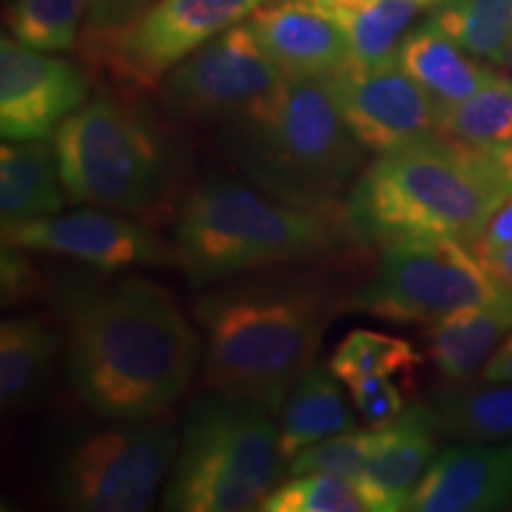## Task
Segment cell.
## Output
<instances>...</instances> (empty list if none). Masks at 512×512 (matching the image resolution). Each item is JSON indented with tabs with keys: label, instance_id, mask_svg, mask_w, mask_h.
I'll return each instance as SVG.
<instances>
[{
	"label": "cell",
	"instance_id": "obj_1",
	"mask_svg": "<svg viewBox=\"0 0 512 512\" xmlns=\"http://www.w3.org/2000/svg\"><path fill=\"white\" fill-rule=\"evenodd\" d=\"M64 373L105 420L169 411L202 368V339L171 294L128 275L67 292L60 302Z\"/></svg>",
	"mask_w": 512,
	"mask_h": 512
},
{
	"label": "cell",
	"instance_id": "obj_2",
	"mask_svg": "<svg viewBox=\"0 0 512 512\" xmlns=\"http://www.w3.org/2000/svg\"><path fill=\"white\" fill-rule=\"evenodd\" d=\"M200 387L261 401L273 413L313 366L332 309L304 280H256L202 294Z\"/></svg>",
	"mask_w": 512,
	"mask_h": 512
},
{
	"label": "cell",
	"instance_id": "obj_3",
	"mask_svg": "<svg viewBox=\"0 0 512 512\" xmlns=\"http://www.w3.org/2000/svg\"><path fill=\"white\" fill-rule=\"evenodd\" d=\"M508 195L482 152L434 136L380 152L351 185L344 214L368 247L472 242Z\"/></svg>",
	"mask_w": 512,
	"mask_h": 512
},
{
	"label": "cell",
	"instance_id": "obj_4",
	"mask_svg": "<svg viewBox=\"0 0 512 512\" xmlns=\"http://www.w3.org/2000/svg\"><path fill=\"white\" fill-rule=\"evenodd\" d=\"M351 235L342 209H302L226 176L197 183L174 226L176 266L190 285L268 266L328 259Z\"/></svg>",
	"mask_w": 512,
	"mask_h": 512
},
{
	"label": "cell",
	"instance_id": "obj_5",
	"mask_svg": "<svg viewBox=\"0 0 512 512\" xmlns=\"http://www.w3.org/2000/svg\"><path fill=\"white\" fill-rule=\"evenodd\" d=\"M223 147L261 192L302 209H339L368 152L328 76L287 79L266 110L226 126Z\"/></svg>",
	"mask_w": 512,
	"mask_h": 512
},
{
	"label": "cell",
	"instance_id": "obj_6",
	"mask_svg": "<svg viewBox=\"0 0 512 512\" xmlns=\"http://www.w3.org/2000/svg\"><path fill=\"white\" fill-rule=\"evenodd\" d=\"M60 176L72 202L155 216L174 197L181 147L128 95L100 91L53 133Z\"/></svg>",
	"mask_w": 512,
	"mask_h": 512
},
{
	"label": "cell",
	"instance_id": "obj_7",
	"mask_svg": "<svg viewBox=\"0 0 512 512\" xmlns=\"http://www.w3.org/2000/svg\"><path fill=\"white\" fill-rule=\"evenodd\" d=\"M273 415L256 399L204 389L185 411L164 508L261 510L285 463Z\"/></svg>",
	"mask_w": 512,
	"mask_h": 512
},
{
	"label": "cell",
	"instance_id": "obj_8",
	"mask_svg": "<svg viewBox=\"0 0 512 512\" xmlns=\"http://www.w3.org/2000/svg\"><path fill=\"white\" fill-rule=\"evenodd\" d=\"M178 441L181 432L159 415L79 434L55 463V498L69 510H147L174 465Z\"/></svg>",
	"mask_w": 512,
	"mask_h": 512
},
{
	"label": "cell",
	"instance_id": "obj_9",
	"mask_svg": "<svg viewBox=\"0 0 512 512\" xmlns=\"http://www.w3.org/2000/svg\"><path fill=\"white\" fill-rule=\"evenodd\" d=\"M503 290L460 240H411L384 247L373 278L349 309L392 323H437L448 313L491 302Z\"/></svg>",
	"mask_w": 512,
	"mask_h": 512
},
{
	"label": "cell",
	"instance_id": "obj_10",
	"mask_svg": "<svg viewBox=\"0 0 512 512\" xmlns=\"http://www.w3.org/2000/svg\"><path fill=\"white\" fill-rule=\"evenodd\" d=\"M285 81L242 22L178 62L164 76L162 100L178 119L230 126L266 110Z\"/></svg>",
	"mask_w": 512,
	"mask_h": 512
},
{
	"label": "cell",
	"instance_id": "obj_11",
	"mask_svg": "<svg viewBox=\"0 0 512 512\" xmlns=\"http://www.w3.org/2000/svg\"><path fill=\"white\" fill-rule=\"evenodd\" d=\"M264 3L268 0H157L121 41L83 64L107 76L114 93L131 98L152 91L178 62L247 22Z\"/></svg>",
	"mask_w": 512,
	"mask_h": 512
},
{
	"label": "cell",
	"instance_id": "obj_12",
	"mask_svg": "<svg viewBox=\"0 0 512 512\" xmlns=\"http://www.w3.org/2000/svg\"><path fill=\"white\" fill-rule=\"evenodd\" d=\"M3 245L57 254L98 268L102 273L176 264L174 245L152 233L145 223L124 219L119 211L112 214L110 209H81L3 226Z\"/></svg>",
	"mask_w": 512,
	"mask_h": 512
},
{
	"label": "cell",
	"instance_id": "obj_13",
	"mask_svg": "<svg viewBox=\"0 0 512 512\" xmlns=\"http://www.w3.org/2000/svg\"><path fill=\"white\" fill-rule=\"evenodd\" d=\"M344 119L368 152H389L439 136V107L399 67L347 64L328 76Z\"/></svg>",
	"mask_w": 512,
	"mask_h": 512
},
{
	"label": "cell",
	"instance_id": "obj_14",
	"mask_svg": "<svg viewBox=\"0 0 512 512\" xmlns=\"http://www.w3.org/2000/svg\"><path fill=\"white\" fill-rule=\"evenodd\" d=\"M91 79L79 64L0 41V133L3 140H46L86 105Z\"/></svg>",
	"mask_w": 512,
	"mask_h": 512
},
{
	"label": "cell",
	"instance_id": "obj_15",
	"mask_svg": "<svg viewBox=\"0 0 512 512\" xmlns=\"http://www.w3.org/2000/svg\"><path fill=\"white\" fill-rule=\"evenodd\" d=\"M512 501V439L448 446L432 458L413 489L408 510L484 512Z\"/></svg>",
	"mask_w": 512,
	"mask_h": 512
},
{
	"label": "cell",
	"instance_id": "obj_16",
	"mask_svg": "<svg viewBox=\"0 0 512 512\" xmlns=\"http://www.w3.org/2000/svg\"><path fill=\"white\" fill-rule=\"evenodd\" d=\"M247 24L285 79L330 76L351 64L344 29L302 0H268Z\"/></svg>",
	"mask_w": 512,
	"mask_h": 512
},
{
	"label": "cell",
	"instance_id": "obj_17",
	"mask_svg": "<svg viewBox=\"0 0 512 512\" xmlns=\"http://www.w3.org/2000/svg\"><path fill=\"white\" fill-rule=\"evenodd\" d=\"M437 434L430 403L406 406L399 418L377 427L366 477L358 484L373 512L408 510L413 489L437 456Z\"/></svg>",
	"mask_w": 512,
	"mask_h": 512
},
{
	"label": "cell",
	"instance_id": "obj_18",
	"mask_svg": "<svg viewBox=\"0 0 512 512\" xmlns=\"http://www.w3.org/2000/svg\"><path fill=\"white\" fill-rule=\"evenodd\" d=\"M512 330V297L501 294L491 302L465 306L430 323L425 330L427 354L453 382H467L482 373L484 363Z\"/></svg>",
	"mask_w": 512,
	"mask_h": 512
},
{
	"label": "cell",
	"instance_id": "obj_19",
	"mask_svg": "<svg viewBox=\"0 0 512 512\" xmlns=\"http://www.w3.org/2000/svg\"><path fill=\"white\" fill-rule=\"evenodd\" d=\"M67 202L53 143L5 140L0 147V223L17 226L60 214Z\"/></svg>",
	"mask_w": 512,
	"mask_h": 512
},
{
	"label": "cell",
	"instance_id": "obj_20",
	"mask_svg": "<svg viewBox=\"0 0 512 512\" xmlns=\"http://www.w3.org/2000/svg\"><path fill=\"white\" fill-rule=\"evenodd\" d=\"M396 62L425 88L439 110L470 98L496 76L494 69L479 64L475 55L460 48L432 19L403 36Z\"/></svg>",
	"mask_w": 512,
	"mask_h": 512
},
{
	"label": "cell",
	"instance_id": "obj_21",
	"mask_svg": "<svg viewBox=\"0 0 512 512\" xmlns=\"http://www.w3.org/2000/svg\"><path fill=\"white\" fill-rule=\"evenodd\" d=\"M354 425V415L339 389V377L332 370L311 366L278 411L280 456L287 463L304 448L354 430Z\"/></svg>",
	"mask_w": 512,
	"mask_h": 512
},
{
	"label": "cell",
	"instance_id": "obj_22",
	"mask_svg": "<svg viewBox=\"0 0 512 512\" xmlns=\"http://www.w3.org/2000/svg\"><path fill=\"white\" fill-rule=\"evenodd\" d=\"M60 339L43 320L10 316L0 325V401L8 413L27 411L41 399Z\"/></svg>",
	"mask_w": 512,
	"mask_h": 512
},
{
	"label": "cell",
	"instance_id": "obj_23",
	"mask_svg": "<svg viewBox=\"0 0 512 512\" xmlns=\"http://www.w3.org/2000/svg\"><path fill=\"white\" fill-rule=\"evenodd\" d=\"M430 408L439 434L484 444L512 439V382H458L437 392Z\"/></svg>",
	"mask_w": 512,
	"mask_h": 512
},
{
	"label": "cell",
	"instance_id": "obj_24",
	"mask_svg": "<svg viewBox=\"0 0 512 512\" xmlns=\"http://www.w3.org/2000/svg\"><path fill=\"white\" fill-rule=\"evenodd\" d=\"M439 136L472 150L512 143V81L496 74L470 98L439 110Z\"/></svg>",
	"mask_w": 512,
	"mask_h": 512
},
{
	"label": "cell",
	"instance_id": "obj_25",
	"mask_svg": "<svg viewBox=\"0 0 512 512\" xmlns=\"http://www.w3.org/2000/svg\"><path fill=\"white\" fill-rule=\"evenodd\" d=\"M432 22L477 60L503 64L512 41V0H446Z\"/></svg>",
	"mask_w": 512,
	"mask_h": 512
},
{
	"label": "cell",
	"instance_id": "obj_26",
	"mask_svg": "<svg viewBox=\"0 0 512 512\" xmlns=\"http://www.w3.org/2000/svg\"><path fill=\"white\" fill-rule=\"evenodd\" d=\"M420 12L415 0H377L370 8L339 22L349 38L351 64L380 69L394 64L408 27Z\"/></svg>",
	"mask_w": 512,
	"mask_h": 512
},
{
	"label": "cell",
	"instance_id": "obj_27",
	"mask_svg": "<svg viewBox=\"0 0 512 512\" xmlns=\"http://www.w3.org/2000/svg\"><path fill=\"white\" fill-rule=\"evenodd\" d=\"M91 0H15L10 8L12 38L41 53L79 46Z\"/></svg>",
	"mask_w": 512,
	"mask_h": 512
},
{
	"label": "cell",
	"instance_id": "obj_28",
	"mask_svg": "<svg viewBox=\"0 0 512 512\" xmlns=\"http://www.w3.org/2000/svg\"><path fill=\"white\" fill-rule=\"evenodd\" d=\"M422 363L420 351L408 339L373 330H354L337 344L330 370L347 387L375 375L413 373Z\"/></svg>",
	"mask_w": 512,
	"mask_h": 512
},
{
	"label": "cell",
	"instance_id": "obj_29",
	"mask_svg": "<svg viewBox=\"0 0 512 512\" xmlns=\"http://www.w3.org/2000/svg\"><path fill=\"white\" fill-rule=\"evenodd\" d=\"M264 512H368L370 508L361 486L328 472L290 475L278 484L261 505Z\"/></svg>",
	"mask_w": 512,
	"mask_h": 512
},
{
	"label": "cell",
	"instance_id": "obj_30",
	"mask_svg": "<svg viewBox=\"0 0 512 512\" xmlns=\"http://www.w3.org/2000/svg\"><path fill=\"white\" fill-rule=\"evenodd\" d=\"M375 430L368 432H342L328 437L318 444L304 448L302 453L287 460L290 475H306V472H328L361 484L366 477V467L373 453Z\"/></svg>",
	"mask_w": 512,
	"mask_h": 512
},
{
	"label": "cell",
	"instance_id": "obj_31",
	"mask_svg": "<svg viewBox=\"0 0 512 512\" xmlns=\"http://www.w3.org/2000/svg\"><path fill=\"white\" fill-rule=\"evenodd\" d=\"M155 3L157 0H91L76 46L83 60L121 41Z\"/></svg>",
	"mask_w": 512,
	"mask_h": 512
},
{
	"label": "cell",
	"instance_id": "obj_32",
	"mask_svg": "<svg viewBox=\"0 0 512 512\" xmlns=\"http://www.w3.org/2000/svg\"><path fill=\"white\" fill-rule=\"evenodd\" d=\"M349 392L354 408L373 430L389 425L406 411V399L394 384L392 375H375L358 380L351 384Z\"/></svg>",
	"mask_w": 512,
	"mask_h": 512
},
{
	"label": "cell",
	"instance_id": "obj_33",
	"mask_svg": "<svg viewBox=\"0 0 512 512\" xmlns=\"http://www.w3.org/2000/svg\"><path fill=\"white\" fill-rule=\"evenodd\" d=\"M0 283H3V304L27 302L41 290V278L29 261L27 249L3 245L0 256Z\"/></svg>",
	"mask_w": 512,
	"mask_h": 512
},
{
	"label": "cell",
	"instance_id": "obj_34",
	"mask_svg": "<svg viewBox=\"0 0 512 512\" xmlns=\"http://www.w3.org/2000/svg\"><path fill=\"white\" fill-rule=\"evenodd\" d=\"M470 247L477 256L512 247V192L498 204L494 214L489 216V221L484 223L482 233L470 242Z\"/></svg>",
	"mask_w": 512,
	"mask_h": 512
},
{
	"label": "cell",
	"instance_id": "obj_35",
	"mask_svg": "<svg viewBox=\"0 0 512 512\" xmlns=\"http://www.w3.org/2000/svg\"><path fill=\"white\" fill-rule=\"evenodd\" d=\"M479 377L484 382H512V330L498 344V349L491 354L489 361L484 363Z\"/></svg>",
	"mask_w": 512,
	"mask_h": 512
},
{
	"label": "cell",
	"instance_id": "obj_36",
	"mask_svg": "<svg viewBox=\"0 0 512 512\" xmlns=\"http://www.w3.org/2000/svg\"><path fill=\"white\" fill-rule=\"evenodd\" d=\"M479 261H482L486 271L494 278V283L512 297V247L479 256Z\"/></svg>",
	"mask_w": 512,
	"mask_h": 512
},
{
	"label": "cell",
	"instance_id": "obj_37",
	"mask_svg": "<svg viewBox=\"0 0 512 512\" xmlns=\"http://www.w3.org/2000/svg\"><path fill=\"white\" fill-rule=\"evenodd\" d=\"M302 3L320 10L323 15L332 17L339 24L342 19H347L351 15H356V12L366 10V8H370V5H375L377 0H302Z\"/></svg>",
	"mask_w": 512,
	"mask_h": 512
},
{
	"label": "cell",
	"instance_id": "obj_38",
	"mask_svg": "<svg viewBox=\"0 0 512 512\" xmlns=\"http://www.w3.org/2000/svg\"><path fill=\"white\" fill-rule=\"evenodd\" d=\"M479 152H482L484 162L491 166V171H494L498 181L512 192V143L491 147V150H479Z\"/></svg>",
	"mask_w": 512,
	"mask_h": 512
},
{
	"label": "cell",
	"instance_id": "obj_39",
	"mask_svg": "<svg viewBox=\"0 0 512 512\" xmlns=\"http://www.w3.org/2000/svg\"><path fill=\"white\" fill-rule=\"evenodd\" d=\"M420 5V10H437L439 5H444L446 0H415Z\"/></svg>",
	"mask_w": 512,
	"mask_h": 512
},
{
	"label": "cell",
	"instance_id": "obj_40",
	"mask_svg": "<svg viewBox=\"0 0 512 512\" xmlns=\"http://www.w3.org/2000/svg\"><path fill=\"white\" fill-rule=\"evenodd\" d=\"M505 69H508V76H510V81H512V41H510V48H508V55H505Z\"/></svg>",
	"mask_w": 512,
	"mask_h": 512
}]
</instances>
